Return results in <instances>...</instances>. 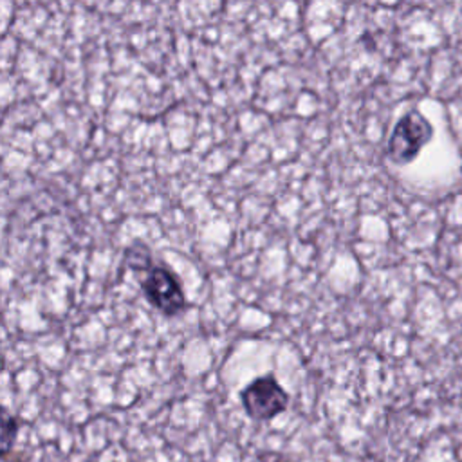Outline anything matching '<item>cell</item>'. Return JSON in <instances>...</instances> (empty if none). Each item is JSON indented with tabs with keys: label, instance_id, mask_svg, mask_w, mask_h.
<instances>
[{
	"label": "cell",
	"instance_id": "6da1fadb",
	"mask_svg": "<svg viewBox=\"0 0 462 462\" xmlns=\"http://www.w3.org/2000/svg\"><path fill=\"white\" fill-rule=\"evenodd\" d=\"M431 135L433 128L430 121L420 116V112L413 110L404 114L393 126L388 141L390 159L397 164H408L419 155V152L431 139Z\"/></svg>",
	"mask_w": 462,
	"mask_h": 462
},
{
	"label": "cell",
	"instance_id": "7a4b0ae2",
	"mask_svg": "<svg viewBox=\"0 0 462 462\" xmlns=\"http://www.w3.org/2000/svg\"><path fill=\"white\" fill-rule=\"evenodd\" d=\"M242 404L251 419L269 420L285 411L289 395L273 375H262L242 390Z\"/></svg>",
	"mask_w": 462,
	"mask_h": 462
},
{
	"label": "cell",
	"instance_id": "3957f363",
	"mask_svg": "<svg viewBox=\"0 0 462 462\" xmlns=\"http://www.w3.org/2000/svg\"><path fill=\"white\" fill-rule=\"evenodd\" d=\"M143 291L146 294V300L166 316L179 314L186 307L180 282L168 267H150L143 280Z\"/></svg>",
	"mask_w": 462,
	"mask_h": 462
},
{
	"label": "cell",
	"instance_id": "277c9868",
	"mask_svg": "<svg viewBox=\"0 0 462 462\" xmlns=\"http://www.w3.org/2000/svg\"><path fill=\"white\" fill-rule=\"evenodd\" d=\"M14 437H16V420L4 406H0V457L13 448Z\"/></svg>",
	"mask_w": 462,
	"mask_h": 462
}]
</instances>
